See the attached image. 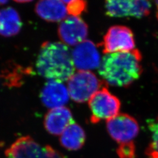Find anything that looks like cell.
<instances>
[{
    "label": "cell",
    "instance_id": "cell-16",
    "mask_svg": "<svg viewBox=\"0 0 158 158\" xmlns=\"http://www.w3.org/2000/svg\"><path fill=\"white\" fill-rule=\"evenodd\" d=\"M148 125L152 134V141L146 150V153L151 152L158 153V117L148 120Z\"/></svg>",
    "mask_w": 158,
    "mask_h": 158
},
{
    "label": "cell",
    "instance_id": "cell-6",
    "mask_svg": "<svg viewBox=\"0 0 158 158\" xmlns=\"http://www.w3.org/2000/svg\"><path fill=\"white\" fill-rule=\"evenodd\" d=\"M107 130L114 140L122 143L133 141L139 134V127L134 117L119 113L107 121Z\"/></svg>",
    "mask_w": 158,
    "mask_h": 158
},
{
    "label": "cell",
    "instance_id": "cell-1",
    "mask_svg": "<svg viewBox=\"0 0 158 158\" xmlns=\"http://www.w3.org/2000/svg\"><path fill=\"white\" fill-rule=\"evenodd\" d=\"M141 54L136 49L106 54L102 59L98 73L109 85L128 86L141 75Z\"/></svg>",
    "mask_w": 158,
    "mask_h": 158
},
{
    "label": "cell",
    "instance_id": "cell-15",
    "mask_svg": "<svg viewBox=\"0 0 158 158\" xmlns=\"http://www.w3.org/2000/svg\"><path fill=\"white\" fill-rule=\"evenodd\" d=\"M21 27V18L14 8L8 7L0 10V35L5 37L14 36Z\"/></svg>",
    "mask_w": 158,
    "mask_h": 158
},
{
    "label": "cell",
    "instance_id": "cell-5",
    "mask_svg": "<svg viewBox=\"0 0 158 158\" xmlns=\"http://www.w3.org/2000/svg\"><path fill=\"white\" fill-rule=\"evenodd\" d=\"M102 46L106 54L133 51L135 46L134 34L127 27L113 26L105 35Z\"/></svg>",
    "mask_w": 158,
    "mask_h": 158
},
{
    "label": "cell",
    "instance_id": "cell-13",
    "mask_svg": "<svg viewBox=\"0 0 158 158\" xmlns=\"http://www.w3.org/2000/svg\"><path fill=\"white\" fill-rule=\"evenodd\" d=\"M35 11L42 19L48 22L63 21L68 14L63 1H40L35 6Z\"/></svg>",
    "mask_w": 158,
    "mask_h": 158
},
{
    "label": "cell",
    "instance_id": "cell-3",
    "mask_svg": "<svg viewBox=\"0 0 158 158\" xmlns=\"http://www.w3.org/2000/svg\"><path fill=\"white\" fill-rule=\"evenodd\" d=\"M103 87V83L90 71L78 70L68 81L70 97L77 102H89Z\"/></svg>",
    "mask_w": 158,
    "mask_h": 158
},
{
    "label": "cell",
    "instance_id": "cell-17",
    "mask_svg": "<svg viewBox=\"0 0 158 158\" xmlns=\"http://www.w3.org/2000/svg\"><path fill=\"white\" fill-rule=\"evenodd\" d=\"M66 6L68 13L70 16L79 17L87 7V2L85 1L73 0V1H63Z\"/></svg>",
    "mask_w": 158,
    "mask_h": 158
},
{
    "label": "cell",
    "instance_id": "cell-20",
    "mask_svg": "<svg viewBox=\"0 0 158 158\" xmlns=\"http://www.w3.org/2000/svg\"><path fill=\"white\" fill-rule=\"evenodd\" d=\"M148 156H149V158H158V153L156 152H151L146 153Z\"/></svg>",
    "mask_w": 158,
    "mask_h": 158
},
{
    "label": "cell",
    "instance_id": "cell-19",
    "mask_svg": "<svg viewBox=\"0 0 158 158\" xmlns=\"http://www.w3.org/2000/svg\"><path fill=\"white\" fill-rule=\"evenodd\" d=\"M42 158H65V157L61 153L54 149L50 145H46Z\"/></svg>",
    "mask_w": 158,
    "mask_h": 158
},
{
    "label": "cell",
    "instance_id": "cell-12",
    "mask_svg": "<svg viewBox=\"0 0 158 158\" xmlns=\"http://www.w3.org/2000/svg\"><path fill=\"white\" fill-rule=\"evenodd\" d=\"M74 122L70 110L64 106L50 109L45 117L44 126L51 135L60 136L68 126Z\"/></svg>",
    "mask_w": 158,
    "mask_h": 158
},
{
    "label": "cell",
    "instance_id": "cell-4",
    "mask_svg": "<svg viewBox=\"0 0 158 158\" xmlns=\"http://www.w3.org/2000/svg\"><path fill=\"white\" fill-rule=\"evenodd\" d=\"M89 106L91 112V121L96 124L102 120L113 118L119 114L121 102L104 86L91 97Z\"/></svg>",
    "mask_w": 158,
    "mask_h": 158
},
{
    "label": "cell",
    "instance_id": "cell-14",
    "mask_svg": "<svg viewBox=\"0 0 158 158\" xmlns=\"http://www.w3.org/2000/svg\"><path fill=\"white\" fill-rule=\"evenodd\" d=\"M85 134L84 130L75 122L68 126L60 137V143L69 151H77L85 145Z\"/></svg>",
    "mask_w": 158,
    "mask_h": 158
},
{
    "label": "cell",
    "instance_id": "cell-9",
    "mask_svg": "<svg viewBox=\"0 0 158 158\" xmlns=\"http://www.w3.org/2000/svg\"><path fill=\"white\" fill-rule=\"evenodd\" d=\"M74 67L79 70L90 71L99 68L101 57L94 44L89 40L76 46L72 52Z\"/></svg>",
    "mask_w": 158,
    "mask_h": 158
},
{
    "label": "cell",
    "instance_id": "cell-2",
    "mask_svg": "<svg viewBox=\"0 0 158 158\" xmlns=\"http://www.w3.org/2000/svg\"><path fill=\"white\" fill-rule=\"evenodd\" d=\"M40 75L49 80L68 81L75 69L72 52L62 42H46L41 46L36 63Z\"/></svg>",
    "mask_w": 158,
    "mask_h": 158
},
{
    "label": "cell",
    "instance_id": "cell-7",
    "mask_svg": "<svg viewBox=\"0 0 158 158\" xmlns=\"http://www.w3.org/2000/svg\"><path fill=\"white\" fill-rule=\"evenodd\" d=\"M148 1H107L105 7L106 14L111 17H132L141 18L147 16L151 8Z\"/></svg>",
    "mask_w": 158,
    "mask_h": 158
},
{
    "label": "cell",
    "instance_id": "cell-18",
    "mask_svg": "<svg viewBox=\"0 0 158 158\" xmlns=\"http://www.w3.org/2000/svg\"><path fill=\"white\" fill-rule=\"evenodd\" d=\"M119 158H135L136 148L133 141L119 143L117 149Z\"/></svg>",
    "mask_w": 158,
    "mask_h": 158
},
{
    "label": "cell",
    "instance_id": "cell-21",
    "mask_svg": "<svg viewBox=\"0 0 158 158\" xmlns=\"http://www.w3.org/2000/svg\"><path fill=\"white\" fill-rule=\"evenodd\" d=\"M155 4H156V6L157 7V12H156V17H157V19H158V1H155Z\"/></svg>",
    "mask_w": 158,
    "mask_h": 158
},
{
    "label": "cell",
    "instance_id": "cell-22",
    "mask_svg": "<svg viewBox=\"0 0 158 158\" xmlns=\"http://www.w3.org/2000/svg\"><path fill=\"white\" fill-rule=\"evenodd\" d=\"M7 3V1H0V6H2V5H4V4Z\"/></svg>",
    "mask_w": 158,
    "mask_h": 158
},
{
    "label": "cell",
    "instance_id": "cell-23",
    "mask_svg": "<svg viewBox=\"0 0 158 158\" xmlns=\"http://www.w3.org/2000/svg\"></svg>",
    "mask_w": 158,
    "mask_h": 158
},
{
    "label": "cell",
    "instance_id": "cell-8",
    "mask_svg": "<svg viewBox=\"0 0 158 158\" xmlns=\"http://www.w3.org/2000/svg\"><path fill=\"white\" fill-rule=\"evenodd\" d=\"M58 34L63 44L76 46L86 40L88 27L81 18L69 16L60 23Z\"/></svg>",
    "mask_w": 158,
    "mask_h": 158
},
{
    "label": "cell",
    "instance_id": "cell-10",
    "mask_svg": "<svg viewBox=\"0 0 158 158\" xmlns=\"http://www.w3.org/2000/svg\"><path fill=\"white\" fill-rule=\"evenodd\" d=\"M40 100L46 107L51 109L64 107L70 95L68 87L62 81L48 80L40 92Z\"/></svg>",
    "mask_w": 158,
    "mask_h": 158
},
{
    "label": "cell",
    "instance_id": "cell-11",
    "mask_svg": "<svg viewBox=\"0 0 158 158\" xmlns=\"http://www.w3.org/2000/svg\"><path fill=\"white\" fill-rule=\"evenodd\" d=\"M45 146L42 147L29 136L19 138L6 150L10 158H42Z\"/></svg>",
    "mask_w": 158,
    "mask_h": 158
}]
</instances>
